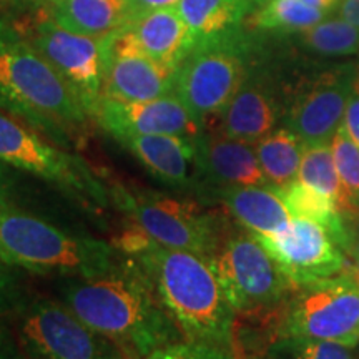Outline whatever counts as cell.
<instances>
[{"label": "cell", "mask_w": 359, "mask_h": 359, "mask_svg": "<svg viewBox=\"0 0 359 359\" xmlns=\"http://www.w3.org/2000/svg\"><path fill=\"white\" fill-rule=\"evenodd\" d=\"M0 107L57 143L69 142L90 115L55 67L7 29H0Z\"/></svg>", "instance_id": "3957f363"}, {"label": "cell", "mask_w": 359, "mask_h": 359, "mask_svg": "<svg viewBox=\"0 0 359 359\" xmlns=\"http://www.w3.org/2000/svg\"><path fill=\"white\" fill-rule=\"evenodd\" d=\"M356 74V67L344 65L299 83L288 97L283 127L291 130L304 145L330 143L343 123Z\"/></svg>", "instance_id": "8fae6325"}, {"label": "cell", "mask_w": 359, "mask_h": 359, "mask_svg": "<svg viewBox=\"0 0 359 359\" xmlns=\"http://www.w3.org/2000/svg\"><path fill=\"white\" fill-rule=\"evenodd\" d=\"M32 45L75 90L85 110L95 116L103 98L105 37L69 32L47 19L35 27Z\"/></svg>", "instance_id": "7c38bea8"}, {"label": "cell", "mask_w": 359, "mask_h": 359, "mask_svg": "<svg viewBox=\"0 0 359 359\" xmlns=\"http://www.w3.org/2000/svg\"><path fill=\"white\" fill-rule=\"evenodd\" d=\"M127 258H132L151 281L183 338L230 349L235 309L208 258L168 248L155 240Z\"/></svg>", "instance_id": "7a4b0ae2"}, {"label": "cell", "mask_w": 359, "mask_h": 359, "mask_svg": "<svg viewBox=\"0 0 359 359\" xmlns=\"http://www.w3.org/2000/svg\"><path fill=\"white\" fill-rule=\"evenodd\" d=\"M50 19L69 32L103 39L125 22L123 0H47Z\"/></svg>", "instance_id": "44dd1931"}, {"label": "cell", "mask_w": 359, "mask_h": 359, "mask_svg": "<svg viewBox=\"0 0 359 359\" xmlns=\"http://www.w3.org/2000/svg\"><path fill=\"white\" fill-rule=\"evenodd\" d=\"M123 257L114 245L77 235L8 203H0V262L42 276L93 278L114 271Z\"/></svg>", "instance_id": "277c9868"}, {"label": "cell", "mask_w": 359, "mask_h": 359, "mask_svg": "<svg viewBox=\"0 0 359 359\" xmlns=\"http://www.w3.org/2000/svg\"><path fill=\"white\" fill-rule=\"evenodd\" d=\"M143 359H235L228 348L203 341L180 339L156 349Z\"/></svg>", "instance_id": "f546056e"}, {"label": "cell", "mask_w": 359, "mask_h": 359, "mask_svg": "<svg viewBox=\"0 0 359 359\" xmlns=\"http://www.w3.org/2000/svg\"><path fill=\"white\" fill-rule=\"evenodd\" d=\"M120 29L145 55L175 70L200 40L182 19L177 7L143 13L125 22Z\"/></svg>", "instance_id": "ac0fdd59"}, {"label": "cell", "mask_w": 359, "mask_h": 359, "mask_svg": "<svg viewBox=\"0 0 359 359\" xmlns=\"http://www.w3.org/2000/svg\"><path fill=\"white\" fill-rule=\"evenodd\" d=\"M110 201L156 243L187 250L212 259L226 236L223 218L206 213L193 201L123 183L109 188Z\"/></svg>", "instance_id": "8992f818"}, {"label": "cell", "mask_w": 359, "mask_h": 359, "mask_svg": "<svg viewBox=\"0 0 359 359\" xmlns=\"http://www.w3.org/2000/svg\"><path fill=\"white\" fill-rule=\"evenodd\" d=\"M285 336L331 341L353 348L359 341V286L343 273L296 286L286 299Z\"/></svg>", "instance_id": "30bf717a"}, {"label": "cell", "mask_w": 359, "mask_h": 359, "mask_svg": "<svg viewBox=\"0 0 359 359\" xmlns=\"http://www.w3.org/2000/svg\"><path fill=\"white\" fill-rule=\"evenodd\" d=\"M278 195L285 201L293 218L309 219L321 224L333 236L341 250H348L353 238V228L346 213L341 212L338 201L325 193L314 190L296 180L290 185L278 188Z\"/></svg>", "instance_id": "7402d4cb"}, {"label": "cell", "mask_w": 359, "mask_h": 359, "mask_svg": "<svg viewBox=\"0 0 359 359\" xmlns=\"http://www.w3.org/2000/svg\"><path fill=\"white\" fill-rule=\"evenodd\" d=\"M29 2H34V4H39V2H47V0H29Z\"/></svg>", "instance_id": "60d3db41"}, {"label": "cell", "mask_w": 359, "mask_h": 359, "mask_svg": "<svg viewBox=\"0 0 359 359\" xmlns=\"http://www.w3.org/2000/svg\"><path fill=\"white\" fill-rule=\"evenodd\" d=\"M331 151L343 188L341 210L346 215H354L359 212V145L349 137L343 123L331 138Z\"/></svg>", "instance_id": "4316f807"}, {"label": "cell", "mask_w": 359, "mask_h": 359, "mask_svg": "<svg viewBox=\"0 0 359 359\" xmlns=\"http://www.w3.org/2000/svg\"><path fill=\"white\" fill-rule=\"evenodd\" d=\"M212 196L245 230L255 235L280 231L293 218L273 187H230L215 191Z\"/></svg>", "instance_id": "ffe728a7"}, {"label": "cell", "mask_w": 359, "mask_h": 359, "mask_svg": "<svg viewBox=\"0 0 359 359\" xmlns=\"http://www.w3.org/2000/svg\"><path fill=\"white\" fill-rule=\"evenodd\" d=\"M95 118L114 138L127 135H178L195 140L203 132L175 93L140 102L102 98Z\"/></svg>", "instance_id": "2e32d148"}, {"label": "cell", "mask_w": 359, "mask_h": 359, "mask_svg": "<svg viewBox=\"0 0 359 359\" xmlns=\"http://www.w3.org/2000/svg\"><path fill=\"white\" fill-rule=\"evenodd\" d=\"M326 13L302 0H268L251 15L250 25L269 32L299 34L325 20Z\"/></svg>", "instance_id": "d4e9b609"}, {"label": "cell", "mask_w": 359, "mask_h": 359, "mask_svg": "<svg viewBox=\"0 0 359 359\" xmlns=\"http://www.w3.org/2000/svg\"><path fill=\"white\" fill-rule=\"evenodd\" d=\"M175 72L145 55L122 29L105 37L103 98L140 102L168 95L173 93Z\"/></svg>", "instance_id": "5bb4252c"}, {"label": "cell", "mask_w": 359, "mask_h": 359, "mask_svg": "<svg viewBox=\"0 0 359 359\" xmlns=\"http://www.w3.org/2000/svg\"><path fill=\"white\" fill-rule=\"evenodd\" d=\"M24 359H25V358H24Z\"/></svg>", "instance_id": "7bdbcfd3"}, {"label": "cell", "mask_w": 359, "mask_h": 359, "mask_svg": "<svg viewBox=\"0 0 359 359\" xmlns=\"http://www.w3.org/2000/svg\"><path fill=\"white\" fill-rule=\"evenodd\" d=\"M0 359H24L15 336L0 323Z\"/></svg>", "instance_id": "836d02e7"}, {"label": "cell", "mask_w": 359, "mask_h": 359, "mask_svg": "<svg viewBox=\"0 0 359 359\" xmlns=\"http://www.w3.org/2000/svg\"><path fill=\"white\" fill-rule=\"evenodd\" d=\"M60 296L79 320L110 339L127 359H143L185 339L132 258L123 257L120 266L105 275L67 278Z\"/></svg>", "instance_id": "6da1fadb"}, {"label": "cell", "mask_w": 359, "mask_h": 359, "mask_svg": "<svg viewBox=\"0 0 359 359\" xmlns=\"http://www.w3.org/2000/svg\"><path fill=\"white\" fill-rule=\"evenodd\" d=\"M253 148L264 177L275 190L298 180L304 143L291 130L275 128L253 143Z\"/></svg>", "instance_id": "603a6c76"}, {"label": "cell", "mask_w": 359, "mask_h": 359, "mask_svg": "<svg viewBox=\"0 0 359 359\" xmlns=\"http://www.w3.org/2000/svg\"><path fill=\"white\" fill-rule=\"evenodd\" d=\"M339 15L349 24L359 27V0H341Z\"/></svg>", "instance_id": "e575fe53"}, {"label": "cell", "mask_w": 359, "mask_h": 359, "mask_svg": "<svg viewBox=\"0 0 359 359\" xmlns=\"http://www.w3.org/2000/svg\"><path fill=\"white\" fill-rule=\"evenodd\" d=\"M303 47L323 57H348L359 52V27L344 19L321 20L298 34Z\"/></svg>", "instance_id": "484cf974"}, {"label": "cell", "mask_w": 359, "mask_h": 359, "mask_svg": "<svg viewBox=\"0 0 359 359\" xmlns=\"http://www.w3.org/2000/svg\"><path fill=\"white\" fill-rule=\"evenodd\" d=\"M330 143L304 145L298 180L304 183V185L311 187L314 190L325 193V195L334 198L338 201L341 208L343 188H341L338 172H336L333 151H331ZM341 212H343V210H341Z\"/></svg>", "instance_id": "83f0119b"}, {"label": "cell", "mask_w": 359, "mask_h": 359, "mask_svg": "<svg viewBox=\"0 0 359 359\" xmlns=\"http://www.w3.org/2000/svg\"><path fill=\"white\" fill-rule=\"evenodd\" d=\"M0 161L45 180L90 212H102L110 203L109 188L87 161L6 114H0Z\"/></svg>", "instance_id": "52a82bcc"}, {"label": "cell", "mask_w": 359, "mask_h": 359, "mask_svg": "<svg viewBox=\"0 0 359 359\" xmlns=\"http://www.w3.org/2000/svg\"><path fill=\"white\" fill-rule=\"evenodd\" d=\"M343 127L346 128L349 137L359 145V90H354L351 98H349L346 111H344Z\"/></svg>", "instance_id": "d6a6232c"}, {"label": "cell", "mask_w": 359, "mask_h": 359, "mask_svg": "<svg viewBox=\"0 0 359 359\" xmlns=\"http://www.w3.org/2000/svg\"><path fill=\"white\" fill-rule=\"evenodd\" d=\"M25 302L27 296L19 275L0 262V318L13 316Z\"/></svg>", "instance_id": "4dcf8cb0"}, {"label": "cell", "mask_w": 359, "mask_h": 359, "mask_svg": "<svg viewBox=\"0 0 359 359\" xmlns=\"http://www.w3.org/2000/svg\"><path fill=\"white\" fill-rule=\"evenodd\" d=\"M354 90H359V67H358V74H356V85H354Z\"/></svg>", "instance_id": "f35d334b"}, {"label": "cell", "mask_w": 359, "mask_h": 359, "mask_svg": "<svg viewBox=\"0 0 359 359\" xmlns=\"http://www.w3.org/2000/svg\"><path fill=\"white\" fill-rule=\"evenodd\" d=\"M356 215H359V212H358ZM351 226H353V231H354V235H356V236L359 238V218H358L356 224H351Z\"/></svg>", "instance_id": "74e56055"}, {"label": "cell", "mask_w": 359, "mask_h": 359, "mask_svg": "<svg viewBox=\"0 0 359 359\" xmlns=\"http://www.w3.org/2000/svg\"><path fill=\"white\" fill-rule=\"evenodd\" d=\"M302 2L327 12V11H331V8H334L336 6H338L339 0H302Z\"/></svg>", "instance_id": "8d00e7d4"}, {"label": "cell", "mask_w": 359, "mask_h": 359, "mask_svg": "<svg viewBox=\"0 0 359 359\" xmlns=\"http://www.w3.org/2000/svg\"><path fill=\"white\" fill-rule=\"evenodd\" d=\"M257 238L294 288L338 276L344 268L343 250L321 224L309 219L291 218L283 230Z\"/></svg>", "instance_id": "4fadbf2b"}, {"label": "cell", "mask_w": 359, "mask_h": 359, "mask_svg": "<svg viewBox=\"0 0 359 359\" xmlns=\"http://www.w3.org/2000/svg\"><path fill=\"white\" fill-rule=\"evenodd\" d=\"M251 0H180L177 11L198 39L238 29L251 11Z\"/></svg>", "instance_id": "cb8c5ba5"}, {"label": "cell", "mask_w": 359, "mask_h": 359, "mask_svg": "<svg viewBox=\"0 0 359 359\" xmlns=\"http://www.w3.org/2000/svg\"><path fill=\"white\" fill-rule=\"evenodd\" d=\"M286 103L288 93H283L268 72L250 69L245 82L218 116L217 132L253 145L283 122Z\"/></svg>", "instance_id": "9a60e30c"}, {"label": "cell", "mask_w": 359, "mask_h": 359, "mask_svg": "<svg viewBox=\"0 0 359 359\" xmlns=\"http://www.w3.org/2000/svg\"><path fill=\"white\" fill-rule=\"evenodd\" d=\"M195 190L205 195L230 187H271L253 145L219 132H201L195 138Z\"/></svg>", "instance_id": "e0dca14e"}, {"label": "cell", "mask_w": 359, "mask_h": 359, "mask_svg": "<svg viewBox=\"0 0 359 359\" xmlns=\"http://www.w3.org/2000/svg\"><path fill=\"white\" fill-rule=\"evenodd\" d=\"M251 2H253V0H251Z\"/></svg>", "instance_id": "b9f144b4"}, {"label": "cell", "mask_w": 359, "mask_h": 359, "mask_svg": "<svg viewBox=\"0 0 359 359\" xmlns=\"http://www.w3.org/2000/svg\"><path fill=\"white\" fill-rule=\"evenodd\" d=\"M180 0H123L125 6V22L137 19V17L158 8L177 7ZM123 22V24H125Z\"/></svg>", "instance_id": "1f68e13d"}, {"label": "cell", "mask_w": 359, "mask_h": 359, "mask_svg": "<svg viewBox=\"0 0 359 359\" xmlns=\"http://www.w3.org/2000/svg\"><path fill=\"white\" fill-rule=\"evenodd\" d=\"M156 180L165 185L195 187V140L178 135H127L116 138Z\"/></svg>", "instance_id": "d6986e66"}, {"label": "cell", "mask_w": 359, "mask_h": 359, "mask_svg": "<svg viewBox=\"0 0 359 359\" xmlns=\"http://www.w3.org/2000/svg\"><path fill=\"white\" fill-rule=\"evenodd\" d=\"M248 72V43L236 29L200 39L175 72L173 93L203 130L226 109Z\"/></svg>", "instance_id": "5b68a950"}, {"label": "cell", "mask_w": 359, "mask_h": 359, "mask_svg": "<svg viewBox=\"0 0 359 359\" xmlns=\"http://www.w3.org/2000/svg\"><path fill=\"white\" fill-rule=\"evenodd\" d=\"M255 359H275L271 356V354H266V356H262V358H255Z\"/></svg>", "instance_id": "ab89813d"}, {"label": "cell", "mask_w": 359, "mask_h": 359, "mask_svg": "<svg viewBox=\"0 0 359 359\" xmlns=\"http://www.w3.org/2000/svg\"><path fill=\"white\" fill-rule=\"evenodd\" d=\"M210 262L235 311L275 306L286 302L294 290L276 259L251 231L230 233Z\"/></svg>", "instance_id": "9c48e42d"}, {"label": "cell", "mask_w": 359, "mask_h": 359, "mask_svg": "<svg viewBox=\"0 0 359 359\" xmlns=\"http://www.w3.org/2000/svg\"><path fill=\"white\" fill-rule=\"evenodd\" d=\"M269 354L275 359H353L344 344L299 336L278 339Z\"/></svg>", "instance_id": "f1b7e54d"}, {"label": "cell", "mask_w": 359, "mask_h": 359, "mask_svg": "<svg viewBox=\"0 0 359 359\" xmlns=\"http://www.w3.org/2000/svg\"><path fill=\"white\" fill-rule=\"evenodd\" d=\"M7 165L0 161V203H7V193H8V173Z\"/></svg>", "instance_id": "d590c367"}, {"label": "cell", "mask_w": 359, "mask_h": 359, "mask_svg": "<svg viewBox=\"0 0 359 359\" xmlns=\"http://www.w3.org/2000/svg\"><path fill=\"white\" fill-rule=\"evenodd\" d=\"M13 320L25 359H127L110 339L55 299L27 298Z\"/></svg>", "instance_id": "ba28073f"}]
</instances>
